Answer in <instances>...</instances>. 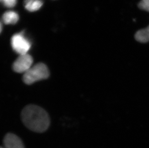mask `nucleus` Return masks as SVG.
<instances>
[{"label":"nucleus","instance_id":"nucleus-2","mask_svg":"<svg viewBox=\"0 0 149 148\" xmlns=\"http://www.w3.org/2000/svg\"><path fill=\"white\" fill-rule=\"evenodd\" d=\"M49 70L44 63H40L33 66L23 75V81L27 85L45 80L49 77Z\"/></svg>","mask_w":149,"mask_h":148},{"label":"nucleus","instance_id":"nucleus-4","mask_svg":"<svg viewBox=\"0 0 149 148\" xmlns=\"http://www.w3.org/2000/svg\"><path fill=\"white\" fill-rule=\"evenodd\" d=\"M33 62L32 56L28 53L19 55L13 63L12 68L17 73L24 74L32 67Z\"/></svg>","mask_w":149,"mask_h":148},{"label":"nucleus","instance_id":"nucleus-9","mask_svg":"<svg viewBox=\"0 0 149 148\" xmlns=\"http://www.w3.org/2000/svg\"><path fill=\"white\" fill-rule=\"evenodd\" d=\"M140 9L149 12V0H141L138 4Z\"/></svg>","mask_w":149,"mask_h":148},{"label":"nucleus","instance_id":"nucleus-5","mask_svg":"<svg viewBox=\"0 0 149 148\" xmlns=\"http://www.w3.org/2000/svg\"><path fill=\"white\" fill-rule=\"evenodd\" d=\"M3 142V148H25L21 139L12 133L6 134Z\"/></svg>","mask_w":149,"mask_h":148},{"label":"nucleus","instance_id":"nucleus-8","mask_svg":"<svg viewBox=\"0 0 149 148\" xmlns=\"http://www.w3.org/2000/svg\"><path fill=\"white\" fill-rule=\"evenodd\" d=\"M42 6V0H25V7L29 11L34 12L41 8Z\"/></svg>","mask_w":149,"mask_h":148},{"label":"nucleus","instance_id":"nucleus-3","mask_svg":"<svg viewBox=\"0 0 149 148\" xmlns=\"http://www.w3.org/2000/svg\"><path fill=\"white\" fill-rule=\"evenodd\" d=\"M11 46L15 52L19 55H23L28 53L31 44L22 33H18L12 37Z\"/></svg>","mask_w":149,"mask_h":148},{"label":"nucleus","instance_id":"nucleus-10","mask_svg":"<svg viewBox=\"0 0 149 148\" xmlns=\"http://www.w3.org/2000/svg\"><path fill=\"white\" fill-rule=\"evenodd\" d=\"M1 3L6 7L11 8L16 6L17 0H1Z\"/></svg>","mask_w":149,"mask_h":148},{"label":"nucleus","instance_id":"nucleus-6","mask_svg":"<svg viewBox=\"0 0 149 148\" xmlns=\"http://www.w3.org/2000/svg\"><path fill=\"white\" fill-rule=\"evenodd\" d=\"M135 39L138 42L147 43L149 41V26L146 28L139 30L136 33Z\"/></svg>","mask_w":149,"mask_h":148},{"label":"nucleus","instance_id":"nucleus-1","mask_svg":"<svg viewBox=\"0 0 149 148\" xmlns=\"http://www.w3.org/2000/svg\"><path fill=\"white\" fill-rule=\"evenodd\" d=\"M21 118L24 125L35 132H44L50 126V120L48 113L36 105H29L25 107L21 112Z\"/></svg>","mask_w":149,"mask_h":148},{"label":"nucleus","instance_id":"nucleus-11","mask_svg":"<svg viewBox=\"0 0 149 148\" xmlns=\"http://www.w3.org/2000/svg\"><path fill=\"white\" fill-rule=\"evenodd\" d=\"M1 148H3V147H1Z\"/></svg>","mask_w":149,"mask_h":148},{"label":"nucleus","instance_id":"nucleus-7","mask_svg":"<svg viewBox=\"0 0 149 148\" xmlns=\"http://www.w3.org/2000/svg\"><path fill=\"white\" fill-rule=\"evenodd\" d=\"M19 16L16 12L7 11L3 15V20L6 24H15L18 21Z\"/></svg>","mask_w":149,"mask_h":148}]
</instances>
